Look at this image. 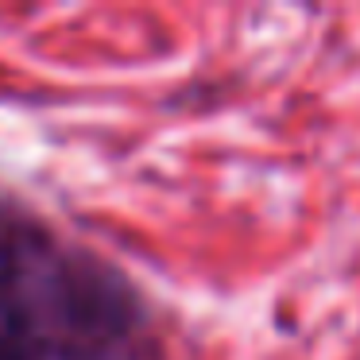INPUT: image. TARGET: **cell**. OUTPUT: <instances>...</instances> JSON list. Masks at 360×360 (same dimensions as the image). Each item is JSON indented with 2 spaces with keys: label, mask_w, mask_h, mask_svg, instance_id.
<instances>
[{
  "label": "cell",
  "mask_w": 360,
  "mask_h": 360,
  "mask_svg": "<svg viewBox=\"0 0 360 360\" xmlns=\"http://www.w3.org/2000/svg\"><path fill=\"white\" fill-rule=\"evenodd\" d=\"M20 244H16V236H12V229H8V221L0 217V295L12 287V279H16V267H20Z\"/></svg>",
  "instance_id": "6da1fadb"
}]
</instances>
